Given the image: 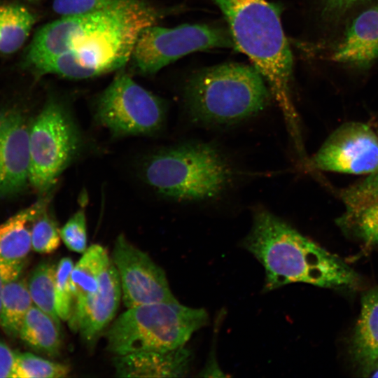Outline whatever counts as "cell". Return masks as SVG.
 Instances as JSON below:
<instances>
[{"mask_svg":"<svg viewBox=\"0 0 378 378\" xmlns=\"http://www.w3.org/2000/svg\"><path fill=\"white\" fill-rule=\"evenodd\" d=\"M340 196L345 210L338 226L366 246L378 247V173L342 189Z\"/></svg>","mask_w":378,"mask_h":378,"instance_id":"9a60e30c","label":"cell"},{"mask_svg":"<svg viewBox=\"0 0 378 378\" xmlns=\"http://www.w3.org/2000/svg\"><path fill=\"white\" fill-rule=\"evenodd\" d=\"M111 260L119 275L122 300L127 309L155 302H178L162 269L122 234L115 239Z\"/></svg>","mask_w":378,"mask_h":378,"instance_id":"7c38bea8","label":"cell"},{"mask_svg":"<svg viewBox=\"0 0 378 378\" xmlns=\"http://www.w3.org/2000/svg\"><path fill=\"white\" fill-rule=\"evenodd\" d=\"M110 260L106 250L99 244L91 245L83 253L71 273L75 304L97 290L101 275Z\"/></svg>","mask_w":378,"mask_h":378,"instance_id":"44dd1931","label":"cell"},{"mask_svg":"<svg viewBox=\"0 0 378 378\" xmlns=\"http://www.w3.org/2000/svg\"><path fill=\"white\" fill-rule=\"evenodd\" d=\"M29 130L20 110L0 111V199L20 193L29 184Z\"/></svg>","mask_w":378,"mask_h":378,"instance_id":"4fadbf2b","label":"cell"},{"mask_svg":"<svg viewBox=\"0 0 378 378\" xmlns=\"http://www.w3.org/2000/svg\"><path fill=\"white\" fill-rule=\"evenodd\" d=\"M96 116L114 135L145 134L162 126L164 108L153 94L119 73L99 96Z\"/></svg>","mask_w":378,"mask_h":378,"instance_id":"9c48e42d","label":"cell"},{"mask_svg":"<svg viewBox=\"0 0 378 378\" xmlns=\"http://www.w3.org/2000/svg\"><path fill=\"white\" fill-rule=\"evenodd\" d=\"M213 48H235L230 31L206 24H153L139 35L131 59L138 71L153 74L184 55Z\"/></svg>","mask_w":378,"mask_h":378,"instance_id":"ba28073f","label":"cell"},{"mask_svg":"<svg viewBox=\"0 0 378 378\" xmlns=\"http://www.w3.org/2000/svg\"><path fill=\"white\" fill-rule=\"evenodd\" d=\"M60 237L71 251L83 253L87 247V223L85 211L80 209L59 230Z\"/></svg>","mask_w":378,"mask_h":378,"instance_id":"83f0119b","label":"cell"},{"mask_svg":"<svg viewBox=\"0 0 378 378\" xmlns=\"http://www.w3.org/2000/svg\"><path fill=\"white\" fill-rule=\"evenodd\" d=\"M36 16L18 4H0V52L18 50L28 38Z\"/></svg>","mask_w":378,"mask_h":378,"instance_id":"7402d4cb","label":"cell"},{"mask_svg":"<svg viewBox=\"0 0 378 378\" xmlns=\"http://www.w3.org/2000/svg\"><path fill=\"white\" fill-rule=\"evenodd\" d=\"M16 354L0 340V377L15 378Z\"/></svg>","mask_w":378,"mask_h":378,"instance_id":"4dcf8cb0","label":"cell"},{"mask_svg":"<svg viewBox=\"0 0 378 378\" xmlns=\"http://www.w3.org/2000/svg\"><path fill=\"white\" fill-rule=\"evenodd\" d=\"M65 364L52 362L29 352H17L15 378H60L69 373Z\"/></svg>","mask_w":378,"mask_h":378,"instance_id":"d4e9b609","label":"cell"},{"mask_svg":"<svg viewBox=\"0 0 378 378\" xmlns=\"http://www.w3.org/2000/svg\"><path fill=\"white\" fill-rule=\"evenodd\" d=\"M203 309L176 302H155L128 308L106 332L108 350L116 356L165 351L184 346L192 335L206 326Z\"/></svg>","mask_w":378,"mask_h":378,"instance_id":"8992f818","label":"cell"},{"mask_svg":"<svg viewBox=\"0 0 378 378\" xmlns=\"http://www.w3.org/2000/svg\"><path fill=\"white\" fill-rule=\"evenodd\" d=\"M25 266V260L0 262V310L1 298L6 286L18 279Z\"/></svg>","mask_w":378,"mask_h":378,"instance_id":"f546056e","label":"cell"},{"mask_svg":"<svg viewBox=\"0 0 378 378\" xmlns=\"http://www.w3.org/2000/svg\"><path fill=\"white\" fill-rule=\"evenodd\" d=\"M48 197H42L0 224V262L25 260L31 248L34 220L46 210Z\"/></svg>","mask_w":378,"mask_h":378,"instance_id":"ac0fdd59","label":"cell"},{"mask_svg":"<svg viewBox=\"0 0 378 378\" xmlns=\"http://www.w3.org/2000/svg\"><path fill=\"white\" fill-rule=\"evenodd\" d=\"M56 268L50 262H40L32 271L27 284L33 304L60 325L55 301Z\"/></svg>","mask_w":378,"mask_h":378,"instance_id":"cb8c5ba5","label":"cell"},{"mask_svg":"<svg viewBox=\"0 0 378 378\" xmlns=\"http://www.w3.org/2000/svg\"><path fill=\"white\" fill-rule=\"evenodd\" d=\"M370 372H373L371 374L372 377H378V364L371 370Z\"/></svg>","mask_w":378,"mask_h":378,"instance_id":"d6a6232c","label":"cell"},{"mask_svg":"<svg viewBox=\"0 0 378 378\" xmlns=\"http://www.w3.org/2000/svg\"><path fill=\"white\" fill-rule=\"evenodd\" d=\"M308 165L326 172L378 173V130L364 122H345L330 134Z\"/></svg>","mask_w":378,"mask_h":378,"instance_id":"8fae6325","label":"cell"},{"mask_svg":"<svg viewBox=\"0 0 378 378\" xmlns=\"http://www.w3.org/2000/svg\"><path fill=\"white\" fill-rule=\"evenodd\" d=\"M72 260L62 258L56 268L55 301V309L60 320L69 321L75 305V295L71 279L74 267Z\"/></svg>","mask_w":378,"mask_h":378,"instance_id":"484cf974","label":"cell"},{"mask_svg":"<svg viewBox=\"0 0 378 378\" xmlns=\"http://www.w3.org/2000/svg\"><path fill=\"white\" fill-rule=\"evenodd\" d=\"M139 0H111L99 9L63 16L43 26L35 34L24 57L31 70L64 53L91 34L106 27L126 15Z\"/></svg>","mask_w":378,"mask_h":378,"instance_id":"30bf717a","label":"cell"},{"mask_svg":"<svg viewBox=\"0 0 378 378\" xmlns=\"http://www.w3.org/2000/svg\"><path fill=\"white\" fill-rule=\"evenodd\" d=\"M78 130L64 106L48 101L29 125V185L46 192L76 157L80 147Z\"/></svg>","mask_w":378,"mask_h":378,"instance_id":"52a82bcc","label":"cell"},{"mask_svg":"<svg viewBox=\"0 0 378 378\" xmlns=\"http://www.w3.org/2000/svg\"><path fill=\"white\" fill-rule=\"evenodd\" d=\"M190 354L184 346L165 351H144L116 356L115 376L176 377L188 371Z\"/></svg>","mask_w":378,"mask_h":378,"instance_id":"2e32d148","label":"cell"},{"mask_svg":"<svg viewBox=\"0 0 378 378\" xmlns=\"http://www.w3.org/2000/svg\"><path fill=\"white\" fill-rule=\"evenodd\" d=\"M60 239L59 229L46 209L32 225L31 248L40 253H50L59 247Z\"/></svg>","mask_w":378,"mask_h":378,"instance_id":"4316f807","label":"cell"},{"mask_svg":"<svg viewBox=\"0 0 378 378\" xmlns=\"http://www.w3.org/2000/svg\"><path fill=\"white\" fill-rule=\"evenodd\" d=\"M378 58V6L354 19L332 55L337 62L367 66Z\"/></svg>","mask_w":378,"mask_h":378,"instance_id":"e0dca14e","label":"cell"},{"mask_svg":"<svg viewBox=\"0 0 378 378\" xmlns=\"http://www.w3.org/2000/svg\"><path fill=\"white\" fill-rule=\"evenodd\" d=\"M211 1L225 18L235 48L248 56L267 83L288 125H296L290 91L293 56L278 7L267 0Z\"/></svg>","mask_w":378,"mask_h":378,"instance_id":"7a4b0ae2","label":"cell"},{"mask_svg":"<svg viewBox=\"0 0 378 378\" xmlns=\"http://www.w3.org/2000/svg\"><path fill=\"white\" fill-rule=\"evenodd\" d=\"M111 0H54L53 10L62 15L69 16L90 12L107 5Z\"/></svg>","mask_w":378,"mask_h":378,"instance_id":"f1b7e54d","label":"cell"},{"mask_svg":"<svg viewBox=\"0 0 378 378\" xmlns=\"http://www.w3.org/2000/svg\"><path fill=\"white\" fill-rule=\"evenodd\" d=\"M365 0H323L328 10L340 13L363 2Z\"/></svg>","mask_w":378,"mask_h":378,"instance_id":"1f68e13d","label":"cell"},{"mask_svg":"<svg viewBox=\"0 0 378 378\" xmlns=\"http://www.w3.org/2000/svg\"><path fill=\"white\" fill-rule=\"evenodd\" d=\"M18 336L35 351L50 357L59 355L62 347L60 325L34 304L25 315Z\"/></svg>","mask_w":378,"mask_h":378,"instance_id":"ffe728a7","label":"cell"},{"mask_svg":"<svg viewBox=\"0 0 378 378\" xmlns=\"http://www.w3.org/2000/svg\"><path fill=\"white\" fill-rule=\"evenodd\" d=\"M29 1H34V0H29Z\"/></svg>","mask_w":378,"mask_h":378,"instance_id":"836d02e7","label":"cell"},{"mask_svg":"<svg viewBox=\"0 0 378 378\" xmlns=\"http://www.w3.org/2000/svg\"><path fill=\"white\" fill-rule=\"evenodd\" d=\"M265 81L254 66L232 62L205 68L188 80L186 106L199 123H236L267 106L270 94Z\"/></svg>","mask_w":378,"mask_h":378,"instance_id":"3957f363","label":"cell"},{"mask_svg":"<svg viewBox=\"0 0 378 378\" xmlns=\"http://www.w3.org/2000/svg\"><path fill=\"white\" fill-rule=\"evenodd\" d=\"M242 245L263 266L266 291L295 282L330 288L358 284L356 272L340 258L262 208L255 211Z\"/></svg>","mask_w":378,"mask_h":378,"instance_id":"6da1fadb","label":"cell"},{"mask_svg":"<svg viewBox=\"0 0 378 378\" xmlns=\"http://www.w3.org/2000/svg\"><path fill=\"white\" fill-rule=\"evenodd\" d=\"M121 292L119 275L111 259L101 275L97 290L75 304L68 321L70 328L86 342L92 343L113 318Z\"/></svg>","mask_w":378,"mask_h":378,"instance_id":"5bb4252c","label":"cell"},{"mask_svg":"<svg viewBox=\"0 0 378 378\" xmlns=\"http://www.w3.org/2000/svg\"><path fill=\"white\" fill-rule=\"evenodd\" d=\"M144 174L148 183L166 197L200 201L223 192L232 181L233 171L214 146L193 142L153 155L146 164Z\"/></svg>","mask_w":378,"mask_h":378,"instance_id":"5b68a950","label":"cell"},{"mask_svg":"<svg viewBox=\"0 0 378 378\" xmlns=\"http://www.w3.org/2000/svg\"><path fill=\"white\" fill-rule=\"evenodd\" d=\"M351 350L356 361L368 374L378 364V288L362 297Z\"/></svg>","mask_w":378,"mask_h":378,"instance_id":"d6986e66","label":"cell"},{"mask_svg":"<svg viewBox=\"0 0 378 378\" xmlns=\"http://www.w3.org/2000/svg\"><path fill=\"white\" fill-rule=\"evenodd\" d=\"M27 281L19 278L8 284L2 293L0 326L10 337H18L28 310L33 305Z\"/></svg>","mask_w":378,"mask_h":378,"instance_id":"603a6c76","label":"cell"},{"mask_svg":"<svg viewBox=\"0 0 378 378\" xmlns=\"http://www.w3.org/2000/svg\"><path fill=\"white\" fill-rule=\"evenodd\" d=\"M162 13L141 0L114 24L90 34L71 50L34 67L37 76L55 74L71 79L98 76L124 66L142 31L156 24Z\"/></svg>","mask_w":378,"mask_h":378,"instance_id":"277c9868","label":"cell"}]
</instances>
